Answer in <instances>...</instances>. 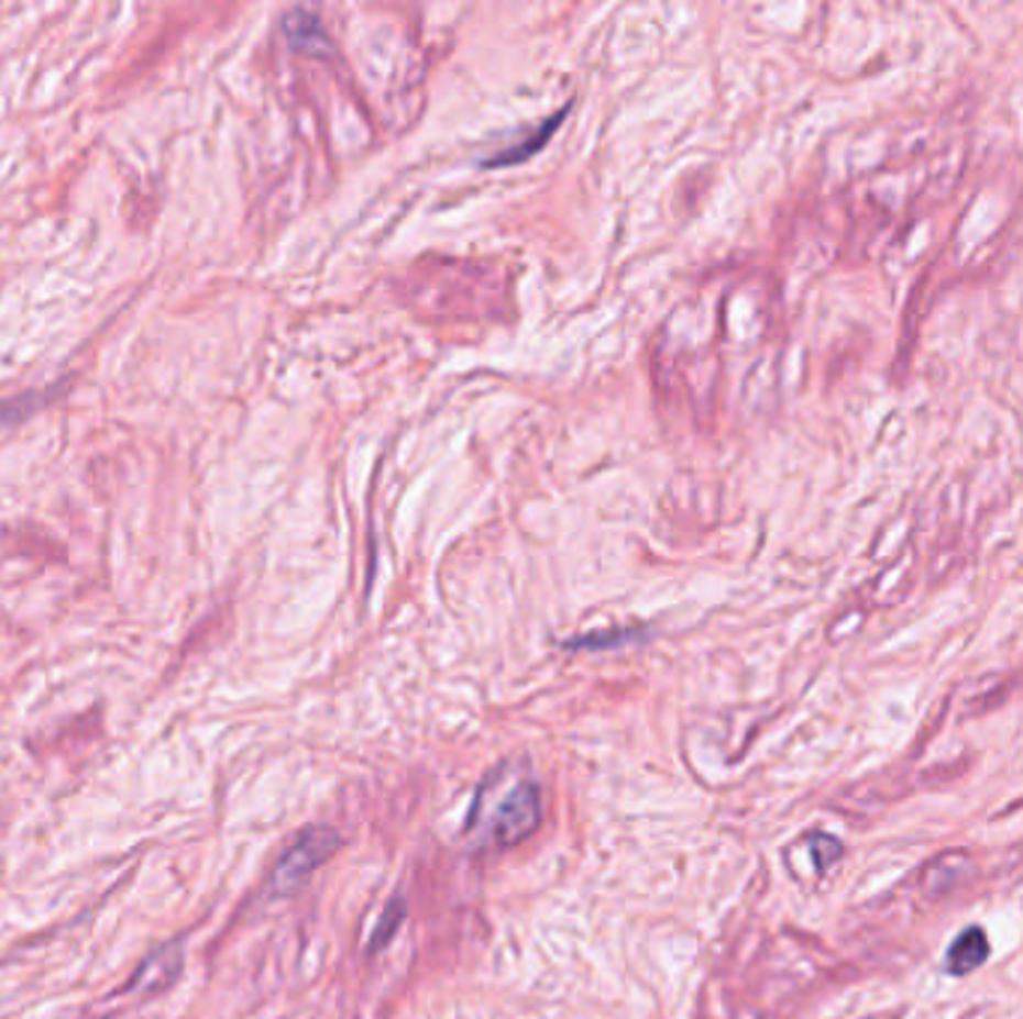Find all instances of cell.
Wrapping results in <instances>:
<instances>
[{"mask_svg":"<svg viewBox=\"0 0 1023 1019\" xmlns=\"http://www.w3.org/2000/svg\"><path fill=\"white\" fill-rule=\"evenodd\" d=\"M542 822V793L534 780H518L509 793L485 813L476 829L485 831L491 846H515L539 829Z\"/></svg>","mask_w":1023,"mask_h":1019,"instance_id":"obj_1","label":"cell"},{"mask_svg":"<svg viewBox=\"0 0 1023 1019\" xmlns=\"http://www.w3.org/2000/svg\"><path fill=\"white\" fill-rule=\"evenodd\" d=\"M339 846L341 838L332 829H327V826H311V829L299 831V838L290 843L285 855L278 859L276 867H273L270 891L276 894V897H288V894L299 891L311 879V873L336 855Z\"/></svg>","mask_w":1023,"mask_h":1019,"instance_id":"obj_2","label":"cell"},{"mask_svg":"<svg viewBox=\"0 0 1023 1019\" xmlns=\"http://www.w3.org/2000/svg\"><path fill=\"white\" fill-rule=\"evenodd\" d=\"M183 966V951L180 945H165L156 954L150 956L147 963L135 972L129 993H156L174 984V977L180 975Z\"/></svg>","mask_w":1023,"mask_h":1019,"instance_id":"obj_3","label":"cell"},{"mask_svg":"<svg viewBox=\"0 0 1023 1019\" xmlns=\"http://www.w3.org/2000/svg\"><path fill=\"white\" fill-rule=\"evenodd\" d=\"M991 954V942H988V933L981 930V927H967L964 933L955 939V945L949 948V972L952 975H970L976 968L988 960Z\"/></svg>","mask_w":1023,"mask_h":1019,"instance_id":"obj_4","label":"cell"},{"mask_svg":"<svg viewBox=\"0 0 1023 1019\" xmlns=\"http://www.w3.org/2000/svg\"><path fill=\"white\" fill-rule=\"evenodd\" d=\"M282 31H285L288 43L294 45L297 52L320 54L330 48V40H327V33H323V27H320V19L309 10L288 12V15H285V22H282Z\"/></svg>","mask_w":1023,"mask_h":1019,"instance_id":"obj_5","label":"cell"},{"mask_svg":"<svg viewBox=\"0 0 1023 1019\" xmlns=\"http://www.w3.org/2000/svg\"><path fill=\"white\" fill-rule=\"evenodd\" d=\"M565 114H569V106L560 108L557 114H551V118L544 120V123L539 129H534V132H530V135H527V139L521 141V144H515V147L503 149V153H497V156H488V159H482V168H506V165H518V162L530 159L536 149H542L544 141L551 139V132H554V129L560 126V123H563Z\"/></svg>","mask_w":1023,"mask_h":1019,"instance_id":"obj_6","label":"cell"},{"mask_svg":"<svg viewBox=\"0 0 1023 1019\" xmlns=\"http://www.w3.org/2000/svg\"><path fill=\"white\" fill-rule=\"evenodd\" d=\"M402 921H405V900H402V897H395V900L384 909V915H381V924L374 927L372 939H369V951L377 954L381 948H386V942L398 933Z\"/></svg>","mask_w":1023,"mask_h":1019,"instance_id":"obj_7","label":"cell"},{"mask_svg":"<svg viewBox=\"0 0 1023 1019\" xmlns=\"http://www.w3.org/2000/svg\"><path fill=\"white\" fill-rule=\"evenodd\" d=\"M640 631L635 628H614V631H596V634H584V638L569 640L565 646L569 649H614L623 646V643H629V640H638Z\"/></svg>","mask_w":1023,"mask_h":1019,"instance_id":"obj_8","label":"cell"},{"mask_svg":"<svg viewBox=\"0 0 1023 1019\" xmlns=\"http://www.w3.org/2000/svg\"><path fill=\"white\" fill-rule=\"evenodd\" d=\"M811 855H814V864H817V871H829L835 861L842 859V843L829 834H814L811 838Z\"/></svg>","mask_w":1023,"mask_h":1019,"instance_id":"obj_9","label":"cell"}]
</instances>
